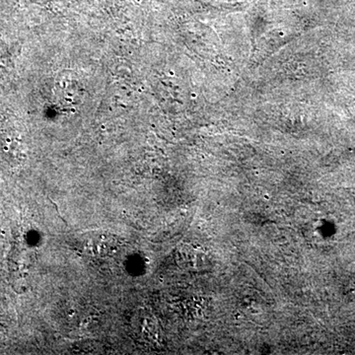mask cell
Returning <instances> with one entry per match:
<instances>
[{"label": "cell", "mask_w": 355, "mask_h": 355, "mask_svg": "<svg viewBox=\"0 0 355 355\" xmlns=\"http://www.w3.org/2000/svg\"><path fill=\"white\" fill-rule=\"evenodd\" d=\"M177 260L180 266L187 270H200L207 266V254L202 249L191 245H182L177 251Z\"/></svg>", "instance_id": "1"}, {"label": "cell", "mask_w": 355, "mask_h": 355, "mask_svg": "<svg viewBox=\"0 0 355 355\" xmlns=\"http://www.w3.org/2000/svg\"><path fill=\"white\" fill-rule=\"evenodd\" d=\"M144 338L147 342L153 343V345H158L160 343V330H159L158 324L154 320L148 319L144 324Z\"/></svg>", "instance_id": "2"}]
</instances>
